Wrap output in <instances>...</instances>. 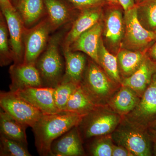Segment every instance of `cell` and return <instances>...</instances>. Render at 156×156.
Listing matches in <instances>:
<instances>
[{
    "label": "cell",
    "instance_id": "obj_1",
    "mask_svg": "<svg viewBox=\"0 0 156 156\" xmlns=\"http://www.w3.org/2000/svg\"><path fill=\"white\" fill-rule=\"evenodd\" d=\"M84 116L66 112L42 115L32 128L39 154L50 156L53 141L75 126H78Z\"/></svg>",
    "mask_w": 156,
    "mask_h": 156
},
{
    "label": "cell",
    "instance_id": "obj_2",
    "mask_svg": "<svg viewBox=\"0 0 156 156\" xmlns=\"http://www.w3.org/2000/svg\"><path fill=\"white\" fill-rule=\"evenodd\" d=\"M61 37L57 34L51 39L46 50L36 62L43 87L54 88L62 81L63 65L58 50Z\"/></svg>",
    "mask_w": 156,
    "mask_h": 156
},
{
    "label": "cell",
    "instance_id": "obj_3",
    "mask_svg": "<svg viewBox=\"0 0 156 156\" xmlns=\"http://www.w3.org/2000/svg\"><path fill=\"white\" fill-rule=\"evenodd\" d=\"M103 106L98 107L83 117L78 126L81 136L86 139L108 135L115 130L120 115Z\"/></svg>",
    "mask_w": 156,
    "mask_h": 156
},
{
    "label": "cell",
    "instance_id": "obj_4",
    "mask_svg": "<svg viewBox=\"0 0 156 156\" xmlns=\"http://www.w3.org/2000/svg\"><path fill=\"white\" fill-rule=\"evenodd\" d=\"M98 65L89 62L80 85L97 105L103 106L111 98L115 88L114 81Z\"/></svg>",
    "mask_w": 156,
    "mask_h": 156
},
{
    "label": "cell",
    "instance_id": "obj_5",
    "mask_svg": "<svg viewBox=\"0 0 156 156\" xmlns=\"http://www.w3.org/2000/svg\"><path fill=\"white\" fill-rule=\"evenodd\" d=\"M144 129L127 121L113 132L112 139L134 156H151L150 141Z\"/></svg>",
    "mask_w": 156,
    "mask_h": 156
},
{
    "label": "cell",
    "instance_id": "obj_6",
    "mask_svg": "<svg viewBox=\"0 0 156 156\" xmlns=\"http://www.w3.org/2000/svg\"><path fill=\"white\" fill-rule=\"evenodd\" d=\"M0 106L4 111L27 127L32 128L43 115L11 91L1 92Z\"/></svg>",
    "mask_w": 156,
    "mask_h": 156
},
{
    "label": "cell",
    "instance_id": "obj_7",
    "mask_svg": "<svg viewBox=\"0 0 156 156\" xmlns=\"http://www.w3.org/2000/svg\"><path fill=\"white\" fill-rule=\"evenodd\" d=\"M51 30L48 20L39 23L30 29H25L23 34L25 50L23 63L35 64L46 47Z\"/></svg>",
    "mask_w": 156,
    "mask_h": 156
},
{
    "label": "cell",
    "instance_id": "obj_8",
    "mask_svg": "<svg viewBox=\"0 0 156 156\" xmlns=\"http://www.w3.org/2000/svg\"><path fill=\"white\" fill-rule=\"evenodd\" d=\"M127 121L144 128L156 118V73Z\"/></svg>",
    "mask_w": 156,
    "mask_h": 156
},
{
    "label": "cell",
    "instance_id": "obj_9",
    "mask_svg": "<svg viewBox=\"0 0 156 156\" xmlns=\"http://www.w3.org/2000/svg\"><path fill=\"white\" fill-rule=\"evenodd\" d=\"M125 23L126 39L134 48H144L156 39V32L146 29L140 23L137 5L125 11Z\"/></svg>",
    "mask_w": 156,
    "mask_h": 156
},
{
    "label": "cell",
    "instance_id": "obj_10",
    "mask_svg": "<svg viewBox=\"0 0 156 156\" xmlns=\"http://www.w3.org/2000/svg\"><path fill=\"white\" fill-rule=\"evenodd\" d=\"M53 92L54 88L42 87H26L13 92L43 114H53L60 112L55 105Z\"/></svg>",
    "mask_w": 156,
    "mask_h": 156
},
{
    "label": "cell",
    "instance_id": "obj_11",
    "mask_svg": "<svg viewBox=\"0 0 156 156\" xmlns=\"http://www.w3.org/2000/svg\"><path fill=\"white\" fill-rule=\"evenodd\" d=\"M11 83L10 91L14 92L28 87H43L40 73L35 64L15 63L9 69Z\"/></svg>",
    "mask_w": 156,
    "mask_h": 156
},
{
    "label": "cell",
    "instance_id": "obj_12",
    "mask_svg": "<svg viewBox=\"0 0 156 156\" xmlns=\"http://www.w3.org/2000/svg\"><path fill=\"white\" fill-rule=\"evenodd\" d=\"M2 11L10 35L14 60L15 63H23L24 53L23 51L22 39L25 30L24 24L16 9H5Z\"/></svg>",
    "mask_w": 156,
    "mask_h": 156
},
{
    "label": "cell",
    "instance_id": "obj_13",
    "mask_svg": "<svg viewBox=\"0 0 156 156\" xmlns=\"http://www.w3.org/2000/svg\"><path fill=\"white\" fill-rule=\"evenodd\" d=\"M84 154L82 136L78 126H75L52 143V156H80Z\"/></svg>",
    "mask_w": 156,
    "mask_h": 156
},
{
    "label": "cell",
    "instance_id": "obj_14",
    "mask_svg": "<svg viewBox=\"0 0 156 156\" xmlns=\"http://www.w3.org/2000/svg\"><path fill=\"white\" fill-rule=\"evenodd\" d=\"M102 30V26L100 23L98 22L82 34L74 42L69 49L83 52L99 65L98 49Z\"/></svg>",
    "mask_w": 156,
    "mask_h": 156
},
{
    "label": "cell",
    "instance_id": "obj_15",
    "mask_svg": "<svg viewBox=\"0 0 156 156\" xmlns=\"http://www.w3.org/2000/svg\"><path fill=\"white\" fill-rule=\"evenodd\" d=\"M100 8L96 7L83 10L66 37L63 43L64 50L69 49L82 34L98 22L100 17Z\"/></svg>",
    "mask_w": 156,
    "mask_h": 156
},
{
    "label": "cell",
    "instance_id": "obj_16",
    "mask_svg": "<svg viewBox=\"0 0 156 156\" xmlns=\"http://www.w3.org/2000/svg\"><path fill=\"white\" fill-rule=\"evenodd\" d=\"M156 73V65L145 57L137 70L121 82L122 86L129 87L139 95L142 96L150 84L154 74Z\"/></svg>",
    "mask_w": 156,
    "mask_h": 156
},
{
    "label": "cell",
    "instance_id": "obj_17",
    "mask_svg": "<svg viewBox=\"0 0 156 156\" xmlns=\"http://www.w3.org/2000/svg\"><path fill=\"white\" fill-rule=\"evenodd\" d=\"M64 54L65 73L61 83H73L80 85L86 67V57L82 53L73 52L69 49L64 50Z\"/></svg>",
    "mask_w": 156,
    "mask_h": 156
},
{
    "label": "cell",
    "instance_id": "obj_18",
    "mask_svg": "<svg viewBox=\"0 0 156 156\" xmlns=\"http://www.w3.org/2000/svg\"><path fill=\"white\" fill-rule=\"evenodd\" d=\"M139 96L129 87L122 86L120 90L109 101L110 106L120 115H127L134 110L139 103Z\"/></svg>",
    "mask_w": 156,
    "mask_h": 156
},
{
    "label": "cell",
    "instance_id": "obj_19",
    "mask_svg": "<svg viewBox=\"0 0 156 156\" xmlns=\"http://www.w3.org/2000/svg\"><path fill=\"white\" fill-rule=\"evenodd\" d=\"M27 127L1 108L0 112L1 134L27 145L26 133Z\"/></svg>",
    "mask_w": 156,
    "mask_h": 156
},
{
    "label": "cell",
    "instance_id": "obj_20",
    "mask_svg": "<svg viewBox=\"0 0 156 156\" xmlns=\"http://www.w3.org/2000/svg\"><path fill=\"white\" fill-rule=\"evenodd\" d=\"M98 106L80 84L71 95L63 112L85 116Z\"/></svg>",
    "mask_w": 156,
    "mask_h": 156
},
{
    "label": "cell",
    "instance_id": "obj_21",
    "mask_svg": "<svg viewBox=\"0 0 156 156\" xmlns=\"http://www.w3.org/2000/svg\"><path fill=\"white\" fill-rule=\"evenodd\" d=\"M44 0H18L16 10L23 24L30 27L41 17L44 10Z\"/></svg>",
    "mask_w": 156,
    "mask_h": 156
},
{
    "label": "cell",
    "instance_id": "obj_22",
    "mask_svg": "<svg viewBox=\"0 0 156 156\" xmlns=\"http://www.w3.org/2000/svg\"><path fill=\"white\" fill-rule=\"evenodd\" d=\"M52 30L56 29L69 21L70 14L66 6L58 0H44Z\"/></svg>",
    "mask_w": 156,
    "mask_h": 156
},
{
    "label": "cell",
    "instance_id": "obj_23",
    "mask_svg": "<svg viewBox=\"0 0 156 156\" xmlns=\"http://www.w3.org/2000/svg\"><path fill=\"white\" fill-rule=\"evenodd\" d=\"M144 58L143 54L138 51L127 50L120 51L117 59L119 68L123 75L126 77L131 75L140 66Z\"/></svg>",
    "mask_w": 156,
    "mask_h": 156
},
{
    "label": "cell",
    "instance_id": "obj_24",
    "mask_svg": "<svg viewBox=\"0 0 156 156\" xmlns=\"http://www.w3.org/2000/svg\"><path fill=\"white\" fill-rule=\"evenodd\" d=\"M98 55L99 65L102 66L107 75L115 83H121L118 59L107 50L101 40L99 44Z\"/></svg>",
    "mask_w": 156,
    "mask_h": 156
},
{
    "label": "cell",
    "instance_id": "obj_25",
    "mask_svg": "<svg viewBox=\"0 0 156 156\" xmlns=\"http://www.w3.org/2000/svg\"><path fill=\"white\" fill-rule=\"evenodd\" d=\"M123 33L122 13L119 10H112L107 18L105 37L112 44H116L122 39Z\"/></svg>",
    "mask_w": 156,
    "mask_h": 156
},
{
    "label": "cell",
    "instance_id": "obj_26",
    "mask_svg": "<svg viewBox=\"0 0 156 156\" xmlns=\"http://www.w3.org/2000/svg\"><path fill=\"white\" fill-rule=\"evenodd\" d=\"M0 156H31L27 145L1 134Z\"/></svg>",
    "mask_w": 156,
    "mask_h": 156
},
{
    "label": "cell",
    "instance_id": "obj_27",
    "mask_svg": "<svg viewBox=\"0 0 156 156\" xmlns=\"http://www.w3.org/2000/svg\"><path fill=\"white\" fill-rule=\"evenodd\" d=\"M79 85L73 83H61L54 88V102L59 112L64 111L71 95Z\"/></svg>",
    "mask_w": 156,
    "mask_h": 156
},
{
    "label": "cell",
    "instance_id": "obj_28",
    "mask_svg": "<svg viewBox=\"0 0 156 156\" xmlns=\"http://www.w3.org/2000/svg\"><path fill=\"white\" fill-rule=\"evenodd\" d=\"M2 13H1L0 21V54L2 66L7 65L14 60L13 55L9 49L8 27L4 19Z\"/></svg>",
    "mask_w": 156,
    "mask_h": 156
},
{
    "label": "cell",
    "instance_id": "obj_29",
    "mask_svg": "<svg viewBox=\"0 0 156 156\" xmlns=\"http://www.w3.org/2000/svg\"><path fill=\"white\" fill-rule=\"evenodd\" d=\"M111 136H96L89 148L90 153L94 156H111L113 144Z\"/></svg>",
    "mask_w": 156,
    "mask_h": 156
},
{
    "label": "cell",
    "instance_id": "obj_30",
    "mask_svg": "<svg viewBox=\"0 0 156 156\" xmlns=\"http://www.w3.org/2000/svg\"><path fill=\"white\" fill-rule=\"evenodd\" d=\"M136 5L138 12L143 14L149 27L155 29L156 0H143Z\"/></svg>",
    "mask_w": 156,
    "mask_h": 156
},
{
    "label": "cell",
    "instance_id": "obj_31",
    "mask_svg": "<svg viewBox=\"0 0 156 156\" xmlns=\"http://www.w3.org/2000/svg\"><path fill=\"white\" fill-rule=\"evenodd\" d=\"M75 7L83 10L90 8L101 7L103 5L106 0H68Z\"/></svg>",
    "mask_w": 156,
    "mask_h": 156
},
{
    "label": "cell",
    "instance_id": "obj_32",
    "mask_svg": "<svg viewBox=\"0 0 156 156\" xmlns=\"http://www.w3.org/2000/svg\"><path fill=\"white\" fill-rule=\"evenodd\" d=\"M112 156H133V154L131 153L128 150L126 147L121 145H115L114 144L113 147Z\"/></svg>",
    "mask_w": 156,
    "mask_h": 156
},
{
    "label": "cell",
    "instance_id": "obj_33",
    "mask_svg": "<svg viewBox=\"0 0 156 156\" xmlns=\"http://www.w3.org/2000/svg\"><path fill=\"white\" fill-rule=\"evenodd\" d=\"M119 2L125 11H128L135 5L134 0H119Z\"/></svg>",
    "mask_w": 156,
    "mask_h": 156
},
{
    "label": "cell",
    "instance_id": "obj_34",
    "mask_svg": "<svg viewBox=\"0 0 156 156\" xmlns=\"http://www.w3.org/2000/svg\"><path fill=\"white\" fill-rule=\"evenodd\" d=\"M0 5L2 10L5 9H15L12 6L10 0H0Z\"/></svg>",
    "mask_w": 156,
    "mask_h": 156
},
{
    "label": "cell",
    "instance_id": "obj_35",
    "mask_svg": "<svg viewBox=\"0 0 156 156\" xmlns=\"http://www.w3.org/2000/svg\"><path fill=\"white\" fill-rule=\"evenodd\" d=\"M150 54L156 62V41L150 50Z\"/></svg>",
    "mask_w": 156,
    "mask_h": 156
},
{
    "label": "cell",
    "instance_id": "obj_36",
    "mask_svg": "<svg viewBox=\"0 0 156 156\" xmlns=\"http://www.w3.org/2000/svg\"><path fill=\"white\" fill-rule=\"evenodd\" d=\"M150 126H151V128H152L153 130L156 131V118L151 123Z\"/></svg>",
    "mask_w": 156,
    "mask_h": 156
},
{
    "label": "cell",
    "instance_id": "obj_37",
    "mask_svg": "<svg viewBox=\"0 0 156 156\" xmlns=\"http://www.w3.org/2000/svg\"><path fill=\"white\" fill-rule=\"evenodd\" d=\"M106 1L112 4H115V5H116V4H119V0H106Z\"/></svg>",
    "mask_w": 156,
    "mask_h": 156
},
{
    "label": "cell",
    "instance_id": "obj_38",
    "mask_svg": "<svg viewBox=\"0 0 156 156\" xmlns=\"http://www.w3.org/2000/svg\"><path fill=\"white\" fill-rule=\"evenodd\" d=\"M134 1H135V2L136 3V4H138L142 2L143 0H134Z\"/></svg>",
    "mask_w": 156,
    "mask_h": 156
},
{
    "label": "cell",
    "instance_id": "obj_39",
    "mask_svg": "<svg viewBox=\"0 0 156 156\" xmlns=\"http://www.w3.org/2000/svg\"><path fill=\"white\" fill-rule=\"evenodd\" d=\"M152 132L153 134H154V135H155L156 136V131L155 130H153L152 131Z\"/></svg>",
    "mask_w": 156,
    "mask_h": 156
},
{
    "label": "cell",
    "instance_id": "obj_40",
    "mask_svg": "<svg viewBox=\"0 0 156 156\" xmlns=\"http://www.w3.org/2000/svg\"><path fill=\"white\" fill-rule=\"evenodd\" d=\"M154 154H155V155H156V144L155 146V148H154Z\"/></svg>",
    "mask_w": 156,
    "mask_h": 156
},
{
    "label": "cell",
    "instance_id": "obj_41",
    "mask_svg": "<svg viewBox=\"0 0 156 156\" xmlns=\"http://www.w3.org/2000/svg\"><path fill=\"white\" fill-rule=\"evenodd\" d=\"M154 31L155 32H156V28L154 30Z\"/></svg>",
    "mask_w": 156,
    "mask_h": 156
}]
</instances>
